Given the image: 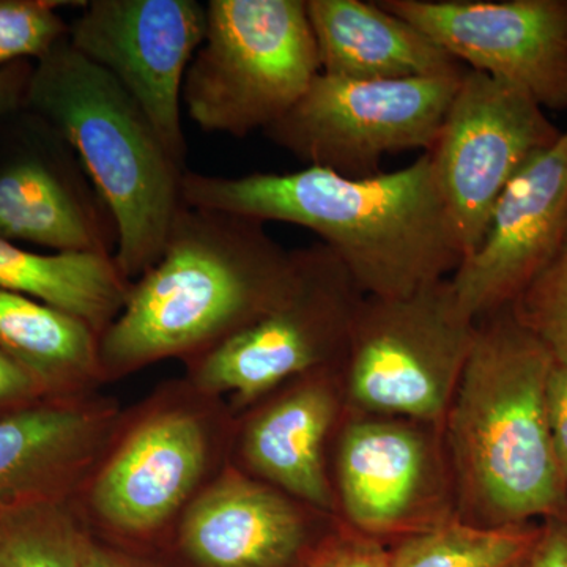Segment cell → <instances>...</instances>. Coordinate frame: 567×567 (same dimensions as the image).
I'll return each instance as SVG.
<instances>
[{
    "instance_id": "cell-1",
    "label": "cell",
    "mask_w": 567,
    "mask_h": 567,
    "mask_svg": "<svg viewBox=\"0 0 567 567\" xmlns=\"http://www.w3.org/2000/svg\"><path fill=\"white\" fill-rule=\"evenodd\" d=\"M182 196L189 207L312 230L365 297H405L450 278L464 260L429 153L364 178L312 166L244 177L186 171Z\"/></svg>"
},
{
    "instance_id": "cell-2",
    "label": "cell",
    "mask_w": 567,
    "mask_h": 567,
    "mask_svg": "<svg viewBox=\"0 0 567 567\" xmlns=\"http://www.w3.org/2000/svg\"><path fill=\"white\" fill-rule=\"evenodd\" d=\"M555 361L511 305L476 320V336L443 423L457 518L520 527L567 516L566 473L547 417Z\"/></svg>"
},
{
    "instance_id": "cell-3",
    "label": "cell",
    "mask_w": 567,
    "mask_h": 567,
    "mask_svg": "<svg viewBox=\"0 0 567 567\" xmlns=\"http://www.w3.org/2000/svg\"><path fill=\"white\" fill-rule=\"evenodd\" d=\"M292 270L264 223L183 204L162 256L100 336L103 377L215 349L278 301Z\"/></svg>"
},
{
    "instance_id": "cell-4",
    "label": "cell",
    "mask_w": 567,
    "mask_h": 567,
    "mask_svg": "<svg viewBox=\"0 0 567 567\" xmlns=\"http://www.w3.org/2000/svg\"><path fill=\"white\" fill-rule=\"evenodd\" d=\"M22 107L76 151L114 223L115 262L136 281L162 256L185 204L186 167L132 95L69 37L33 65Z\"/></svg>"
},
{
    "instance_id": "cell-5",
    "label": "cell",
    "mask_w": 567,
    "mask_h": 567,
    "mask_svg": "<svg viewBox=\"0 0 567 567\" xmlns=\"http://www.w3.org/2000/svg\"><path fill=\"white\" fill-rule=\"evenodd\" d=\"M182 103L205 132L245 137L281 121L320 73L306 0H210Z\"/></svg>"
},
{
    "instance_id": "cell-6",
    "label": "cell",
    "mask_w": 567,
    "mask_h": 567,
    "mask_svg": "<svg viewBox=\"0 0 567 567\" xmlns=\"http://www.w3.org/2000/svg\"><path fill=\"white\" fill-rule=\"evenodd\" d=\"M475 336L450 278L365 297L338 369L346 412L443 425Z\"/></svg>"
},
{
    "instance_id": "cell-7",
    "label": "cell",
    "mask_w": 567,
    "mask_h": 567,
    "mask_svg": "<svg viewBox=\"0 0 567 567\" xmlns=\"http://www.w3.org/2000/svg\"><path fill=\"white\" fill-rule=\"evenodd\" d=\"M293 270L278 301L259 319L194 358L200 393L229 394L251 406L298 377L339 369L365 298L333 249H292Z\"/></svg>"
},
{
    "instance_id": "cell-8",
    "label": "cell",
    "mask_w": 567,
    "mask_h": 567,
    "mask_svg": "<svg viewBox=\"0 0 567 567\" xmlns=\"http://www.w3.org/2000/svg\"><path fill=\"white\" fill-rule=\"evenodd\" d=\"M464 73L357 81L320 71L300 102L264 134L306 166L372 177L386 155L432 151Z\"/></svg>"
},
{
    "instance_id": "cell-9",
    "label": "cell",
    "mask_w": 567,
    "mask_h": 567,
    "mask_svg": "<svg viewBox=\"0 0 567 567\" xmlns=\"http://www.w3.org/2000/svg\"><path fill=\"white\" fill-rule=\"evenodd\" d=\"M331 481L339 520L382 543L457 518L443 425L346 412Z\"/></svg>"
},
{
    "instance_id": "cell-10",
    "label": "cell",
    "mask_w": 567,
    "mask_h": 567,
    "mask_svg": "<svg viewBox=\"0 0 567 567\" xmlns=\"http://www.w3.org/2000/svg\"><path fill=\"white\" fill-rule=\"evenodd\" d=\"M559 134L527 92L466 69L427 152L464 259L483 241L506 186Z\"/></svg>"
},
{
    "instance_id": "cell-11",
    "label": "cell",
    "mask_w": 567,
    "mask_h": 567,
    "mask_svg": "<svg viewBox=\"0 0 567 567\" xmlns=\"http://www.w3.org/2000/svg\"><path fill=\"white\" fill-rule=\"evenodd\" d=\"M205 31L207 7L196 0H93L70 25L71 47L132 95L182 166L183 82Z\"/></svg>"
},
{
    "instance_id": "cell-12",
    "label": "cell",
    "mask_w": 567,
    "mask_h": 567,
    "mask_svg": "<svg viewBox=\"0 0 567 567\" xmlns=\"http://www.w3.org/2000/svg\"><path fill=\"white\" fill-rule=\"evenodd\" d=\"M465 69L567 110V0H379Z\"/></svg>"
},
{
    "instance_id": "cell-13",
    "label": "cell",
    "mask_w": 567,
    "mask_h": 567,
    "mask_svg": "<svg viewBox=\"0 0 567 567\" xmlns=\"http://www.w3.org/2000/svg\"><path fill=\"white\" fill-rule=\"evenodd\" d=\"M567 240V130L506 186L487 233L451 286L470 319L513 303Z\"/></svg>"
},
{
    "instance_id": "cell-14",
    "label": "cell",
    "mask_w": 567,
    "mask_h": 567,
    "mask_svg": "<svg viewBox=\"0 0 567 567\" xmlns=\"http://www.w3.org/2000/svg\"><path fill=\"white\" fill-rule=\"evenodd\" d=\"M339 518L320 513L240 468H229L186 507L183 550L199 567H295L309 561L319 532Z\"/></svg>"
},
{
    "instance_id": "cell-15",
    "label": "cell",
    "mask_w": 567,
    "mask_h": 567,
    "mask_svg": "<svg viewBox=\"0 0 567 567\" xmlns=\"http://www.w3.org/2000/svg\"><path fill=\"white\" fill-rule=\"evenodd\" d=\"M212 442L199 413L158 410L134 425L92 487L93 513L125 535L162 528L188 503L210 465Z\"/></svg>"
},
{
    "instance_id": "cell-16",
    "label": "cell",
    "mask_w": 567,
    "mask_h": 567,
    "mask_svg": "<svg viewBox=\"0 0 567 567\" xmlns=\"http://www.w3.org/2000/svg\"><path fill=\"white\" fill-rule=\"evenodd\" d=\"M257 405L241 431L244 472L339 518L328 464L346 413L338 369L290 380Z\"/></svg>"
},
{
    "instance_id": "cell-17",
    "label": "cell",
    "mask_w": 567,
    "mask_h": 567,
    "mask_svg": "<svg viewBox=\"0 0 567 567\" xmlns=\"http://www.w3.org/2000/svg\"><path fill=\"white\" fill-rule=\"evenodd\" d=\"M114 425L111 405L78 395L44 399L0 416V513L66 502Z\"/></svg>"
},
{
    "instance_id": "cell-18",
    "label": "cell",
    "mask_w": 567,
    "mask_h": 567,
    "mask_svg": "<svg viewBox=\"0 0 567 567\" xmlns=\"http://www.w3.org/2000/svg\"><path fill=\"white\" fill-rule=\"evenodd\" d=\"M320 71L357 81L456 76L466 70L420 29L363 0H306Z\"/></svg>"
},
{
    "instance_id": "cell-19",
    "label": "cell",
    "mask_w": 567,
    "mask_h": 567,
    "mask_svg": "<svg viewBox=\"0 0 567 567\" xmlns=\"http://www.w3.org/2000/svg\"><path fill=\"white\" fill-rule=\"evenodd\" d=\"M0 238L55 252L114 254L95 204L40 155L17 156L0 166Z\"/></svg>"
},
{
    "instance_id": "cell-20",
    "label": "cell",
    "mask_w": 567,
    "mask_h": 567,
    "mask_svg": "<svg viewBox=\"0 0 567 567\" xmlns=\"http://www.w3.org/2000/svg\"><path fill=\"white\" fill-rule=\"evenodd\" d=\"M0 352L21 365L48 399L76 398L103 377L100 336L89 324L2 289Z\"/></svg>"
},
{
    "instance_id": "cell-21",
    "label": "cell",
    "mask_w": 567,
    "mask_h": 567,
    "mask_svg": "<svg viewBox=\"0 0 567 567\" xmlns=\"http://www.w3.org/2000/svg\"><path fill=\"white\" fill-rule=\"evenodd\" d=\"M0 289L76 317L102 336L121 315L132 281L114 254H39L0 238Z\"/></svg>"
},
{
    "instance_id": "cell-22",
    "label": "cell",
    "mask_w": 567,
    "mask_h": 567,
    "mask_svg": "<svg viewBox=\"0 0 567 567\" xmlns=\"http://www.w3.org/2000/svg\"><path fill=\"white\" fill-rule=\"evenodd\" d=\"M539 525L477 527L453 518L398 540L388 567H509L535 546Z\"/></svg>"
},
{
    "instance_id": "cell-23",
    "label": "cell",
    "mask_w": 567,
    "mask_h": 567,
    "mask_svg": "<svg viewBox=\"0 0 567 567\" xmlns=\"http://www.w3.org/2000/svg\"><path fill=\"white\" fill-rule=\"evenodd\" d=\"M87 543L66 502L0 513V567H84Z\"/></svg>"
},
{
    "instance_id": "cell-24",
    "label": "cell",
    "mask_w": 567,
    "mask_h": 567,
    "mask_svg": "<svg viewBox=\"0 0 567 567\" xmlns=\"http://www.w3.org/2000/svg\"><path fill=\"white\" fill-rule=\"evenodd\" d=\"M511 308L555 363L567 364V240Z\"/></svg>"
},
{
    "instance_id": "cell-25",
    "label": "cell",
    "mask_w": 567,
    "mask_h": 567,
    "mask_svg": "<svg viewBox=\"0 0 567 567\" xmlns=\"http://www.w3.org/2000/svg\"><path fill=\"white\" fill-rule=\"evenodd\" d=\"M61 6L65 2L0 0V70L39 62L69 37L70 25L55 11Z\"/></svg>"
},
{
    "instance_id": "cell-26",
    "label": "cell",
    "mask_w": 567,
    "mask_h": 567,
    "mask_svg": "<svg viewBox=\"0 0 567 567\" xmlns=\"http://www.w3.org/2000/svg\"><path fill=\"white\" fill-rule=\"evenodd\" d=\"M388 559L385 543L339 520L305 567H388Z\"/></svg>"
},
{
    "instance_id": "cell-27",
    "label": "cell",
    "mask_w": 567,
    "mask_h": 567,
    "mask_svg": "<svg viewBox=\"0 0 567 567\" xmlns=\"http://www.w3.org/2000/svg\"><path fill=\"white\" fill-rule=\"evenodd\" d=\"M44 399H48L47 394L39 383L21 365L0 352V412L9 415Z\"/></svg>"
},
{
    "instance_id": "cell-28",
    "label": "cell",
    "mask_w": 567,
    "mask_h": 567,
    "mask_svg": "<svg viewBox=\"0 0 567 567\" xmlns=\"http://www.w3.org/2000/svg\"><path fill=\"white\" fill-rule=\"evenodd\" d=\"M547 417L559 464L567 480V364H554L547 382Z\"/></svg>"
},
{
    "instance_id": "cell-29",
    "label": "cell",
    "mask_w": 567,
    "mask_h": 567,
    "mask_svg": "<svg viewBox=\"0 0 567 567\" xmlns=\"http://www.w3.org/2000/svg\"><path fill=\"white\" fill-rule=\"evenodd\" d=\"M527 567H567V516L543 520Z\"/></svg>"
},
{
    "instance_id": "cell-30",
    "label": "cell",
    "mask_w": 567,
    "mask_h": 567,
    "mask_svg": "<svg viewBox=\"0 0 567 567\" xmlns=\"http://www.w3.org/2000/svg\"><path fill=\"white\" fill-rule=\"evenodd\" d=\"M32 70L31 61L14 62L0 70V121L24 106Z\"/></svg>"
},
{
    "instance_id": "cell-31",
    "label": "cell",
    "mask_w": 567,
    "mask_h": 567,
    "mask_svg": "<svg viewBox=\"0 0 567 567\" xmlns=\"http://www.w3.org/2000/svg\"><path fill=\"white\" fill-rule=\"evenodd\" d=\"M84 567H141L132 559L123 557L118 551L99 546L89 540L85 547Z\"/></svg>"
},
{
    "instance_id": "cell-32",
    "label": "cell",
    "mask_w": 567,
    "mask_h": 567,
    "mask_svg": "<svg viewBox=\"0 0 567 567\" xmlns=\"http://www.w3.org/2000/svg\"><path fill=\"white\" fill-rule=\"evenodd\" d=\"M527 557L520 559V561L514 563V565H511L509 567H527Z\"/></svg>"
},
{
    "instance_id": "cell-33",
    "label": "cell",
    "mask_w": 567,
    "mask_h": 567,
    "mask_svg": "<svg viewBox=\"0 0 567 567\" xmlns=\"http://www.w3.org/2000/svg\"><path fill=\"white\" fill-rule=\"evenodd\" d=\"M566 495H567V480H566Z\"/></svg>"
}]
</instances>
